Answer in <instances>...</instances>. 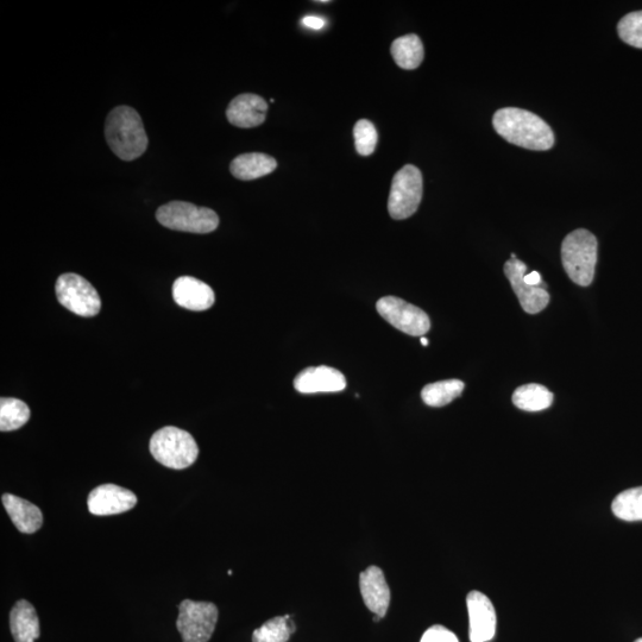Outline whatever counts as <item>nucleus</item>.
I'll list each match as a JSON object with an SVG mask.
<instances>
[{
    "label": "nucleus",
    "mask_w": 642,
    "mask_h": 642,
    "mask_svg": "<svg viewBox=\"0 0 642 642\" xmlns=\"http://www.w3.org/2000/svg\"><path fill=\"white\" fill-rule=\"evenodd\" d=\"M355 146L357 153L362 156H370L374 153L379 135L375 125L367 119L358 121L354 128Z\"/></svg>",
    "instance_id": "nucleus-26"
},
{
    "label": "nucleus",
    "mask_w": 642,
    "mask_h": 642,
    "mask_svg": "<svg viewBox=\"0 0 642 642\" xmlns=\"http://www.w3.org/2000/svg\"><path fill=\"white\" fill-rule=\"evenodd\" d=\"M29 419L30 409L25 402L12 398L0 400V431H16L27 424Z\"/></svg>",
    "instance_id": "nucleus-24"
},
{
    "label": "nucleus",
    "mask_w": 642,
    "mask_h": 642,
    "mask_svg": "<svg viewBox=\"0 0 642 642\" xmlns=\"http://www.w3.org/2000/svg\"><path fill=\"white\" fill-rule=\"evenodd\" d=\"M268 103L256 94L245 93L236 97L226 110L229 122L241 129L260 127L266 121Z\"/></svg>",
    "instance_id": "nucleus-15"
},
{
    "label": "nucleus",
    "mask_w": 642,
    "mask_h": 642,
    "mask_svg": "<svg viewBox=\"0 0 642 642\" xmlns=\"http://www.w3.org/2000/svg\"><path fill=\"white\" fill-rule=\"evenodd\" d=\"M464 382L461 380H446L431 383L421 390V398L427 406L444 407L456 400L463 393Z\"/></svg>",
    "instance_id": "nucleus-22"
},
{
    "label": "nucleus",
    "mask_w": 642,
    "mask_h": 642,
    "mask_svg": "<svg viewBox=\"0 0 642 642\" xmlns=\"http://www.w3.org/2000/svg\"><path fill=\"white\" fill-rule=\"evenodd\" d=\"M217 621L216 604L185 600L180 603L176 627L184 642H209Z\"/></svg>",
    "instance_id": "nucleus-8"
},
{
    "label": "nucleus",
    "mask_w": 642,
    "mask_h": 642,
    "mask_svg": "<svg viewBox=\"0 0 642 642\" xmlns=\"http://www.w3.org/2000/svg\"><path fill=\"white\" fill-rule=\"evenodd\" d=\"M393 58L396 65L407 71L418 68L424 60V44L420 37L414 34L399 37L392 44Z\"/></svg>",
    "instance_id": "nucleus-20"
},
{
    "label": "nucleus",
    "mask_w": 642,
    "mask_h": 642,
    "mask_svg": "<svg viewBox=\"0 0 642 642\" xmlns=\"http://www.w3.org/2000/svg\"><path fill=\"white\" fill-rule=\"evenodd\" d=\"M105 137L119 159L134 161L146 153L148 136L138 112L129 106H118L107 116Z\"/></svg>",
    "instance_id": "nucleus-2"
},
{
    "label": "nucleus",
    "mask_w": 642,
    "mask_h": 642,
    "mask_svg": "<svg viewBox=\"0 0 642 642\" xmlns=\"http://www.w3.org/2000/svg\"><path fill=\"white\" fill-rule=\"evenodd\" d=\"M302 24H304L307 28L320 30L325 27V20L324 18L317 16H306L302 18Z\"/></svg>",
    "instance_id": "nucleus-29"
},
{
    "label": "nucleus",
    "mask_w": 642,
    "mask_h": 642,
    "mask_svg": "<svg viewBox=\"0 0 642 642\" xmlns=\"http://www.w3.org/2000/svg\"><path fill=\"white\" fill-rule=\"evenodd\" d=\"M597 248L599 243L588 230L578 229L565 237L562 244L563 267L577 285L588 287L593 283Z\"/></svg>",
    "instance_id": "nucleus-3"
},
{
    "label": "nucleus",
    "mask_w": 642,
    "mask_h": 642,
    "mask_svg": "<svg viewBox=\"0 0 642 642\" xmlns=\"http://www.w3.org/2000/svg\"><path fill=\"white\" fill-rule=\"evenodd\" d=\"M297 631L291 616H276L253 633V642H288Z\"/></svg>",
    "instance_id": "nucleus-23"
},
{
    "label": "nucleus",
    "mask_w": 642,
    "mask_h": 642,
    "mask_svg": "<svg viewBox=\"0 0 642 642\" xmlns=\"http://www.w3.org/2000/svg\"><path fill=\"white\" fill-rule=\"evenodd\" d=\"M2 501L5 511L8 512L12 524L18 531L33 534L40 530L43 525V514L34 503L12 494H4Z\"/></svg>",
    "instance_id": "nucleus-17"
},
{
    "label": "nucleus",
    "mask_w": 642,
    "mask_h": 642,
    "mask_svg": "<svg viewBox=\"0 0 642 642\" xmlns=\"http://www.w3.org/2000/svg\"><path fill=\"white\" fill-rule=\"evenodd\" d=\"M525 282L527 283V285H530L533 287H541L544 285L543 279H541V275L538 272H532L530 274H526Z\"/></svg>",
    "instance_id": "nucleus-30"
},
{
    "label": "nucleus",
    "mask_w": 642,
    "mask_h": 642,
    "mask_svg": "<svg viewBox=\"0 0 642 642\" xmlns=\"http://www.w3.org/2000/svg\"><path fill=\"white\" fill-rule=\"evenodd\" d=\"M156 219L167 229L200 235L210 234L219 225L216 212L185 201H172L161 206L156 212Z\"/></svg>",
    "instance_id": "nucleus-5"
},
{
    "label": "nucleus",
    "mask_w": 642,
    "mask_h": 642,
    "mask_svg": "<svg viewBox=\"0 0 642 642\" xmlns=\"http://www.w3.org/2000/svg\"><path fill=\"white\" fill-rule=\"evenodd\" d=\"M420 642H459V640L448 628L436 625L427 629Z\"/></svg>",
    "instance_id": "nucleus-28"
},
{
    "label": "nucleus",
    "mask_w": 642,
    "mask_h": 642,
    "mask_svg": "<svg viewBox=\"0 0 642 642\" xmlns=\"http://www.w3.org/2000/svg\"><path fill=\"white\" fill-rule=\"evenodd\" d=\"M294 388L301 394L338 393L346 388V380L341 371L321 365L302 370Z\"/></svg>",
    "instance_id": "nucleus-14"
},
{
    "label": "nucleus",
    "mask_w": 642,
    "mask_h": 642,
    "mask_svg": "<svg viewBox=\"0 0 642 642\" xmlns=\"http://www.w3.org/2000/svg\"><path fill=\"white\" fill-rule=\"evenodd\" d=\"M505 274L513 291L518 297L522 310L528 314H537L547 307L550 302V294L546 291V285L533 287L525 282L527 266L524 262L515 258L505 264Z\"/></svg>",
    "instance_id": "nucleus-10"
},
{
    "label": "nucleus",
    "mask_w": 642,
    "mask_h": 642,
    "mask_svg": "<svg viewBox=\"0 0 642 642\" xmlns=\"http://www.w3.org/2000/svg\"><path fill=\"white\" fill-rule=\"evenodd\" d=\"M635 642H642V638L638 639V640H637V641H635Z\"/></svg>",
    "instance_id": "nucleus-32"
},
{
    "label": "nucleus",
    "mask_w": 642,
    "mask_h": 642,
    "mask_svg": "<svg viewBox=\"0 0 642 642\" xmlns=\"http://www.w3.org/2000/svg\"><path fill=\"white\" fill-rule=\"evenodd\" d=\"M10 629L16 642H35L40 638V620L33 604L18 601L10 613Z\"/></svg>",
    "instance_id": "nucleus-18"
},
{
    "label": "nucleus",
    "mask_w": 642,
    "mask_h": 642,
    "mask_svg": "<svg viewBox=\"0 0 642 642\" xmlns=\"http://www.w3.org/2000/svg\"><path fill=\"white\" fill-rule=\"evenodd\" d=\"M377 312L396 330L413 337H423L431 329V321L421 308L396 297L377 301Z\"/></svg>",
    "instance_id": "nucleus-9"
},
{
    "label": "nucleus",
    "mask_w": 642,
    "mask_h": 642,
    "mask_svg": "<svg viewBox=\"0 0 642 642\" xmlns=\"http://www.w3.org/2000/svg\"><path fill=\"white\" fill-rule=\"evenodd\" d=\"M493 125L497 134L514 146L545 151L555 144V135L550 125L530 111L505 107L496 111Z\"/></svg>",
    "instance_id": "nucleus-1"
},
{
    "label": "nucleus",
    "mask_w": 642,
    "mask_h": 642,
    "mask_svg": "<svg viewBox=\"0 0 642 642\" xmlns=\"http://www.w3.org/2000/svg\"><path fill=\"white\" fill-rule=\"evenodd\" d=\"M276 167H278V162L274 157L266 154L250 153L237 156L231 162L230 171L236 179L250 181L273 173Z\"/></svg>",
    "instance_id": "nucleus-19"
},
{
    "label": "nucleus",
    "mask_w": 642,
    "mask_h": 642,
    "mask_svg": "<svg viewBox=\"0 0 642 642\" xmlns=\"http://www.w3.org/2000/svg\"><path fill=\"white\" fill-rule=\"evenodd\" d=\"M360 590L365 607L379 618H385L390 604V589L379 566H369L362 572Z\"/></svg>",
    "instance_id": "nucleus-13"
},
{
    "label": "nucleus",
    "mask_w": 642,
    "mask_h": 642,
    "mask_svg": "<svg viewBox=\"0 0 642 642\" xmlns=\"http://www.w3.org/2000/svg\"><path fill=\"white\" fill-rule=\"evenodd\" d=\"M620 39L629 46L642 49V11L631 12L618 24Z\"/></svg>",
    "instance_id": "nucleus-27"
},
{
    "label": "nucleus",
    "mask_w": 642,
    "mask_h": 642,
    "mask_svg": "<svg viewBox=\"0 0 642 642\" xmlns=\"http://www.w3.org/2000/svg\"><path fill=\"white\" fill-rule=\"evenodd\" d=\"M151 455L169 469L184 470L197 461L199 448L191 433L174 426H166L150 439Z\"/></svg>",
    "instance_id": "nucleus-4"
},
{
    "label": "nucleus",
    "mask_w": 642,
    "mask_h": 642,
    "mask_svg": "<svg viewBox=\"0 0 642 642\" xmlns=\"http://www.w3.org/2000/svg\"><path fill=\"white\" fill-rule=\"evenodd\" d=\"M173 298L180 307L195 312L209 310L216 301L213 289L191 276H182L174 282Z\"/></svg>",
    "instance_id": "nucleus-16"
},
{
    "label": "nucleus",
    "mask_w": 642,
    "mask_h": 642,
    "mask_svg": "<svg viewBox=\"0 0 642 642\" xmlns=\"http://www.w3.org/2000/svg\"><path fill=\"white\" fill-rule=\"evenodd\" d=\"M88 511L93 515L107 516L131 511L137 505V496L130 490L103 484L88 495Z\"/></svg>",
    "instance_id": "nucleus-11"
},
{
    "label": "nucleus",
    "mask_w": 642,
    "mask_h": 642,
    "mask_svg": "<svg viewBox=\"0 0 642 642\" xmlns=\"http://www.w3.org/2000/svg\"><path fill=\"white\" fill-rule=\"evenodd\" d=\"M60 304L80 317L97 316L102 308L97 289L78 274L61 275L55 286Z\"/></svg>",
    "instance_id": "nucleus-7"
},
{
    "label": "nucleus",
    "mask_w": 642,
    "mask_h": 642,
    "mask_svg": "<svg viewBox=\"0 0 642 642\" xmlns=\"http://www.w3.org/2000/svg\"><path fill=\"white\" fill-rule=\"evenodd\" d=\"M612 511L625 521H642V487L625 490L615 497Z\"/></svg>",
    "instance_id": "nucleus-25"
},
{
    "label": "nucleus",
    "mask_w": 642,
    "mask_h": 642,
    "mask_svg": "<svg viewBox=\"0 0 642 642\" xmlns=\"http://www.w3.org/2000/svg\"><path fill=\"white\" fill-rule=\"evenodd\" d=\"M513 404L525 412H540L551 407L553 394L544 386L525 385L515 390Z\"/></svg>",
    "instance_id": "nucleus-21"
},
{
    "label": "nucleus",
    "mask_w": 642,
    "mask_h": 642,
    "mask_svg": "<svg viewBox=\"0 0 642 642\" xmlns=\"http://www.w3.org/2000/svg\"><path fill=\"white\" fill-rule=\"evenodd\" d=\"M420 342H421V344H423L424 346H427V345H428V339H427V338H425V337H421Z\"/></svg>",
    "instance_id": "nucleus-31"
},
{
    "label": "nucleus",
    "mask_w": 642,
    "mask_h": 642,
    "mask_svg": "<svg viewBox=\"0 0 642 642\" xmlns=\"http://www.w3.org/2000/svg\"><path fill=\"white\" fill-rule=\"evenodd\" d=\"M469 637L471 642H488L495 637L496 612L493 603L480 591H471L467 597Z\"/></svg>",
    "instance_id": "nucleus-12"
},
{
    "label": "nucleus",
    "mask_w": 642,
    "mask_h": 642,
    "mask_svg": "<svg viewBox=\"0 0 642 642\" xmlns=\"http://www.w3.org/2000/svg\"><path fill=\"white\" fill-rule=\"evenodd\" d=\"M423 199V174L412 165L402 167L395 174L390 188L388 211L396 220L412 217Z\"/></svg>",
    "instance_id": "nucleus-6"
}]
</instances>
